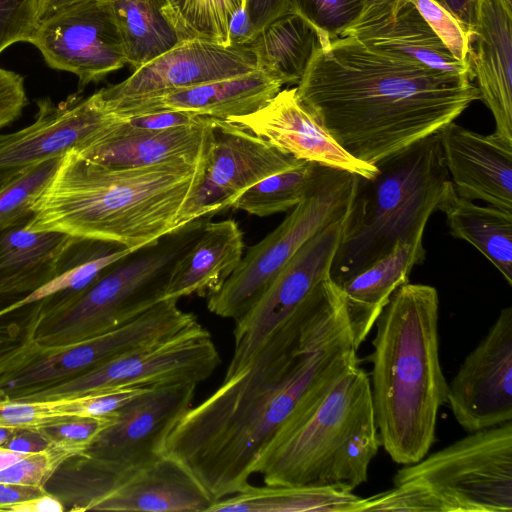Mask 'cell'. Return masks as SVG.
I'll list each match as a JSON object with an SVG mask.
<instances>
[{"instance_id":"obj_34","label":"cell","mask_w":512,"mask_h":512,"mask_svg":"<svg viewBox=\"0 0 512 512\" xmlns=\"http://www.w3.org/2000/svg\"><path fill=\"white\" fill-rule=\"evenodd\" d=\"M323 165L302 160L296 166L271 175L244 191L230 208L265 217L299 204L316 184Z\"/></svg>"},{"instance_id":"obj_2","label":"cell","mask_w":512,"mask_h":512,"mask_svg":"<svg viewBox=\"0 0 512 512\" xmlns=\"http://www.w3.org/2000/svg\"><path fill=\"white\" fill-rule=\"evenodd\" d=\"M296 95L354 158L375 165L440 131L476 100L471 78L344 35L321 43Z\"/></svg>"},{"instance_id":"obj_41","label":"cell","mask_w":512,"mask_h":512,"mask_svg":"<svg viewBox=\"0 0 512 512\" xmlns=\"http://www.w3.org/2000/svg\"><path fill=\"white\" fill-rule=\"evenodd\" d=\"M39 0H0V53L14 43L30 42L38 23Z\"/></svg>"},{"instance_id":"obj_54","label":"cell","mask_w":512,"mask_h":512,"mask_svg":"<svg viewBox=\"0 0 512 512\" xmlns=\"http://www.w3.org/2000/svg\"><path fill=\"white\" fill-rule=\"evenodd\" d=\"M10 331L11 330L8 327L0 326V347L6 340H8L9 336L11 335Z\"/></svg>"},{"instance_id":"obj_37","label":"cell","mask_w":512,"mask_h":512,"mask_svg":"<svg viewBox=\"0 0 512 512\" xmlns=\"http://www.w3.org/2000/svg\"><path fill=\"white\" fill-rule=\"evenodd\" d=\"M89 446L68 441H54L47 449L26 455L0 471V483L45 489L53 475L71 458L82 455Z\"/></svg>"},{"instance_id":"obj_30","label":"cell","mask_w":512,"mask_h":512,"mask_svg":"<svg viewBox=\"0 0 512 512\" xmlns=\"http://www.w3.org/2000/svg\"><path fill=\"white\" fill-rule=\"evenodd\" d=\"M255 57L256 70L284 84H298L321 47L317 30L288 9L262 27L245 46Z\"/></svg>"},{"instance_id":"obj_26","label":"cell","mask_w":512,"mask_h":512,"mask_svg":"<svg viewBox=\"0 0 512 512\" xmlns=\"http://www.w3.org/2000/svg\"><path fill=\"white\" fill-rule=\"evenodd\" d=\"M243 251V232L236 221H206L198 238L174 263L164 300L215 294L239 265Z\"/></svg>"},{"instance_id":"obj_5","label":"cell","mask_w":512,"mask_h":512,"mask_svg":"<svg viewBox=\"0 0 512 512\" xmlns=\"http://www.w3.org/2000/svg\"><path fill=\"white\" fill-rule=\"evenodd\" d=\"M381 446L370 379L354 364L300 400L252 466L269 486L351 491Z\"/></svg>"},{"instance_id":"obj_43","label":"cell","mask_w":512,"mask_h":512,"mask_svg":"<svg viewBox=\"0 0 512 512\" xmlns=\"http://www.w3.org/2000/svg\"><path fill=\"white\" fill-rule=\"evenodd\" d=\"M27 103L24 78L0 68V129L18 119Z\"/></svg>"},{"instance_id":"obj_17","label":"cell","mask_w":512,"mask_h":512,"mask_svg":"<svg viewBox=\"0 0 512 512\" xmlns=\"http://www.w3.org/2000/svg\"><path fill=\"white\" fill-rule=\"evenodd\" d=\"M447 402L468 433L512 421V307L501 310L448 384Z\"/></svg>"},{"instance_id":"obj_51","label":"cell","mask_w":512,"mask_h":512,"mask_svg":"<svg viewBox=\"0 0 512 512\" xmlns=\"http://www.w3.org/2000/svg\"><path fill=\"white\" fill-rule=\"evenodd\" d=\"M84 1L88 0H39V22Z\"/></svg>"},{"instance_id":"obj_47","label":"cell","mask_w":512,"mask_h":512,"mask_svg":"<svg viewBox=\"0 0 512 512\" xmlns=\"http://www.w3.org/2000/svg\"><path fill=\"white\" fill-rule=\"evenodd\" d=\"M255 31L246 13L245 7L232 17L228 29V45L245 47L254 37Z\"/></svg>"},{"instance_id":"obj_42","label":"cell","mask_w":512,"mask_h":512,"mask_svg":"<svg viewBox=\"0 0 512 512\" xmlns=\"http://www.w3.org/2000/svg\"><path fill=\"white\" fill-rule=\"evenodd\" d=\"M114 413L101 417H74L42 430L53 441H68L90 446L97 436L112 422Z\"/></svg>"},{"instance_id":"obj_27","label":"cell","mask_w":512,"mask_h":512,"mask_svg":"<svg viewBox=\"0 0 512 512\" xmlns=\"http://www.w3.org/2000/svg\"><path fill=\"white\" fill-rule=\"evenodd\" d=\"M26 224L0 228V304L9 305L56 276L76 240L58 232H31Z\"/></svg>"},{"instance_id":"obj_39","label":"cell","mask_w":512,"mask_h":512,"mask_svg":"<svg viewBox=\"0 0 512 512\" xmlns=\"http://www.w3.org/2000/svg\"><path fill=\"white\" fill-rule=\"evenodd\" d=\"M288 5L312 24L321 43L342 36L365 8L364 0H288Z\"/></svg>"},{"instance_id":"obj_12","label":"cell","mask_w":512,"mask_h":512,"mask_svg":"<svg viewBox=\"0 0 512 512\" xmlns=\"http://www.w3.org/2000/svg\"><path fill=\"white\" fill-rule=\"evenodd\" d=\"M301 161L238 124L207 117L201 177L180 209L175 228L230 208L253 185Z\"/></svg>"},{"instance_id":"obj_24","label":"cell","mask_w":512,"mask_h":512,"mask_svg":"<svg viewBox=\"0 0 512 512\" xmlns=\"http://www.w3.org/2000/svg\"><path fill=\"white\" fill-rule=\"evenodd\" d=\"M282 84L254 70L162 95L104 103L116 117H131L165 111L189 112L227 120L255 112L268 103ZM102 100V99H101Z\"/></svg>"},{"instance_id":"obj_55","label":"cell","mask_w":512,"mask_h":512,"mask_svg":"<svg viewBox=\"0 0 512 512\" xmlns=\"http://www.w3.org/2000/svg\"><path fill=\"white\" fill-rule=\"evenodd\" d=\"M389 1H394V0H364V3H365V7H367L370 5L389 2Z\"/></svg>"},{"instance_id":"obj_31","label":"cell","mask_w":512,"mask_h":512,"mask_svg":"<svg viewBox=\"0 0 512 512\" xmlns=\"http://www.w3.org/2000/svg\"><path fill=\"white\" fill-rule=\"evenodd\" d=\"M134 70L190 39L170 0H108Z\"/></svg>"},{"instance_id":"obj_36","label":"cell","mask_w":512,"mask_h":512,"mask_svg":"<svg viewBox=\"0 0 512 512\" xmlns=\"http://www.w3.org/2000/svg\"><path fill=\"white\" fill-rule=\"evenodd\" d=\"M245 0H175L173 8L190 39L200 38L228 45L233 15Z\"/></svg>"},{"instance_id":"obj_10","label":"cell","mask_w":512,"mask_h":512,"mask_svg":"<svg viewBox=\"0 0 512 512\" xmlns=\"http://www.w3.org/2000/svg\"><path fill=\"white\" fill-rule=\"evenodd\" d=\"M177 302L162 300L116 328L66 346L37 349L19 343L2 348L0 389L13 395L58 383L197 325V316Z\"/></svg>"},{"instance_id":"obj_11","label":"cell","mask_w":512,"mask_h":512,"mask_svg":"<svg viewBox=\"0 0 512 512\" xmlns=\"http://www.w3.org/2000/svg\"><path fill=\"white\" fill-rule=\"evenodd\" d=\"M221 363L200 323L167 339L113 358L72 378L11 395L25 401L73 398L107 388L150 387L208 379Z\"/></svg>"},{"instance_id":"obj_3","label":"cell","mask_w":512,"mask_h":512,"mask_svg":"<svg viewBox=\"0 0 512 512\" xmlns=\"http://www.w3.org/2000/svg\"><path fill=\"white\" fill-rule=\"evenodd\" d=\"M202 164L117 169L71 150L34 203L25 227L138 249L175 229Z\"/></svg>"},{"instance_id":"obj_49","label":"cell","mask_w":512,"mask_h":512,"mask_svg":"<svg viewBox=\"0 0 512 512\" xmlns=\"http://www.w3.org/2000/svg\"><path fill=\"white\" fill-rule=\"evenodd\" d=\"M46 492L47 490L42 488L0 483V511L9 505L34 499Z\"/></svg>"},{"instance_id":"obj_56","label":"cell","mask_w":512,"mask_h":512,"mask_svg":"<svg viewBox=\"0 0 512 512\" xmlns=\"http://www.w3.org/2000/svg\"><path fill=\"white\" fill-rule=\"evenodd\" d=\"M170 1H171V3H172V6H173V4H174L175 0H170Z\"/></svg>"},{"instance_id":"obj_7","label":"cell","mask_w":512,"mask_h":512,"mask_svg":"<svg viewBox=\"0 0 512 512\" xmlns=\"http://www.w3.org/2000/svg\"><path fill=\"white\" fill-rule=\"evenodd\" d=\"M208 218L179 226L132 251L78 292L38 301L21 343L37 349L66 346L116 328L164 300L174 263Z\"/></svg>"},{"instance_id":"obj_6","label":"cell","mask_w":512,"mask_h":512,"mask_svg":"<svg viewBox=\"0 0 512 512\" xmlns=\"http://www.w3.org/2000/svg\"><path fill=\"white\" fill-rule=\"evenodd\" d=\"M371 178L357 175L330 269L335 284L424 235L444 183L450 179L439 131L376 163Z\"/></svg>"},{"instance_id":"obj_50","label":"cell","mask_w":512,"mask_h":512,"mask_svg":"<svg viewBox=\"0 0 512 512\" xmlns=\"http://www.w3.org/2000/svg\"><path fill=\"white\" fill-rule=\"evenodd\" d=\"M449 11L468 31L475 22L477 0H434Z\"/></svg>"},{"instance_id":"obj_1","label":"cell","mask_w":512,"mask_h":512,"mask_svg":"<svg viewBox=\"0 0 512 512\" xmlns=\"http://www.w3.org/2000/svg\"><path fill=\"white\" fill-rule=\"evenodd\" d=\"M342 297L330 277L321 281L248 364L168 434L162 454L213 503L250 486L254 461L302 398L358 363Z\"/></svg>"},{"instance_id":"obj_18","label":"cell","mask_w":512,"mask_h":512,"mask_svg":"<svg viewBox=\"0 0 512 512\" xmlns=\"http://www.w3.org/2000/svg\"><path fill=\"white\" fill-rule=\"evenodd\" d=\"M256 70L247 47L200 38L183 41L134 70L122 82L98 90L104 103L162 95Z\"/></svg>"},{"instance_id":"obj_14","label":"cell","mask_w":512,"mask_h":512,"mask_svg":"<svg viewBox=\"0 0 512 512\" xmlns=\"http://www.w3.org/2000/svg\"><path fill=\"white\" fill-rule=\"evenodd\" d=\"M29 43L50 68L76 75L81 89L127 64L108 0L84 1L40 21Z\"/></svg>"},{"instance_id":"obj_16","label":"cell","mask_w":512,"mask_h":512,"mask_svg":"<svg viewBox=\"0 0 512 512\" xmlns=\"http://www.w3.org/2000/svg\"><path fill=\"white\" fill-rule=\"evenodd\" d=\"M33 123L12 133H0V186L40 162L79 150L117 117L104 106L98 92L78 91L58 103L37 100Z\"/></svg>"},{"instance_id":"obj_38","label":"cell","mask_w":512,"mask_h":512,"mask_svg":"<svg viewBox=\"0 0 512 512\" xmlns=\"http://www.w3.org/2000/svg\"><path fill=\"white\" fill-rule=\"evenodd\" d=\"M74 398L25 401L8 395L0 389V427L15 429H42L69 420Z\"/></svg>"},{"instance_id":"obj_53","label":"cell","mask_w":512,"mask_h":512,"mask_svg":"<svg viewBox=\"0 0 512 512\" xmlns=\"http://www.w3.org/2000/svg\"><path fill=\"white\" fill-rule=\"evenodd\" d=\"M17 430L20 429L0 427V446H2Z\"/></svg>"},{"instance_id":"obj_33","label":"cell","mask_w":512,"mask_h":512,"mask_svg":"<svg viewBox=\"0 0 512 512\" xmlns=\"http://www.w3.org/2000/svg\"><path fill=\"white\" fill-rule=\"evenodd\" d=\"M134 250L114 243L76 238L64 257L60 272L33 292L0 308V318L49 296L86 288L109 266Z\"/></svg>"},{"instance_id":"obj_4","label":"cell","mask_w":512,"mask_h":512,"mask_svg":"<svg viewBox=\"0 0 512 512\" xmlns=\"http://www.w3.org/2000/svg\"><path fill=\"white\" fill-rule=\"evenodd\" d=\"M439 296L425 284L397 288L377 317L371 395L380 443L397 464L418 462L436 439L448 383L439 358Z\"/></svg>"},{"instance_id":"obj_32","label":"cell","mask_w":512,"mask_h":512,"mask_svg":"<svg viewBox=\"0 0 512 512\" xmlns=\"http://www.w3.org/2000/svg\"><path fill=\"white\" fill-rule=\"evenodd\" d=\"M351 491L313 486H250L214 502L207 512H358Z\"/></svg>"},{"instance_id":"obj_29","label":"cell","mask_w":512,"mask_h":512,"mask_svg":"<svg viewBox=\"0 0 512 512\" xmlns=\"http://www.w3.org/2000/svg\"><path fill=\"white\" fill-rule=\"evenodd\" d=\"M436 210L445 214L454 238L472 244L512 285V213L459 196L450 179L444 183Z\"/></svg>"},{"instance_id":"obj_8","label":"cell","mask_w":512,"mask_h":512,"mask_svg":"<svg viewBox=\"0 0 512 512\" xmlns=\"http://www.w3.org/2000/svg\"><path fill=\"white\" fill-rule=\"evenodd\" d=\"M385 504L390 511L511 512L512 421L403 465Z\"/></svg>"},{"instance_id":"obj_40","label":"cell","mask_w":512,"mask_h":512,"mask_svg":"<svg viewBox=\"0 0 512 512\" xmlns=\"http://www.w3.org/2000/svg\"><path fill=\"white\" fill-rule=\"evenodd\" d=\"M410 1L452 56L468 62L471 32L434 0Z\"/></svg>"},{"instance_id":"obj_19","label":"cell","mask_w":512,"mask_h":512,"mask_svg":"<svg viewBox=\"0 0 512 512\" xmlns=\"http://www.w3.org/2000/svg\"><path fill=\"white\" fill-rule=\"evenodd\" d=\"M238 124L279 150L299 160L344 170L365 178L378 169L346 152L298 100L296 88L280 90L268 103L253 113L233 116Z\"/></svg>"},{"instance_id":"obj_52","label":"cell","mask_w":512,"mask_h":512,"mask_svg":"<svg viewBox=\"0 0 512 512\" xmlns=\"http://www.w3.org/2000/svg\"><path fill=\"white\" fill-rule=\"evenodd\" d=\"M28 454L18 453L0 446V471L10 467Z\"/></svg>"},{"instance_id":"obj_48","label":"cell","mask_w":512,"mask_h":512,"mask_svg":"<svg viewBox=\"0 0 512 512\" xmlns=\"http://www.w3.org/2000/svg\"><path fill=\"white\" fill-rule=\"evenodd\" d=\"M62 502L49 492L34 499L9 505L3 509L7 512H63Z\"/></svg>"},{"instance_id":"obj_20","label":"cell","mask_w":512,"mask_h":512,"mask_svg":"<svg viewBox=\"0 0 512 512\" xmlns=\"http://www.w3.org/2000/svg\"><path fill=\"white\" fill-rule=\"evenodd\" d=\"M439 138L456 193L512 213V142L454 122L439 131Z\"/></svg>"},{"instance_id":"obj_28","label":"cell","mask_w":512,"mask_h":512,"mask_svg":"<svg viewBox=\"0 0 512 512\" xmlns=\"http://www.w3.org/2000/svg\"><path fill=\"white\" fill-rule=\"evenodd\" d=\"M425 256L423 236L398 243L390 253L338 285L344 295L357 349L374 327L392 293L409 283L411 270L422 264Z\"/></svg>"},{"instance_id":"obj_45","label":"cell","mask_w":512,"mask_h":512,"mask_svg":"<svg viewBox=\"0 0 512 512\" xmlns=\"http://www.w3.org/2000/svg\"><path fill=\"white\" fill-rule=\"evenodd\" d=\"M288 9V0H245V10L255 34Z\"/></svg>"},{"instance_id":"obj_57","label":"cell","mask_w":512,"mask_h":512,"mask_svg":"<svg viewBox=\"0 0 512 512\" xmlns=\"http://www.w3.org/2000/svg\"><path fill=\"white\" fill-rule=\"evenodd\" d=\"M512 1V0H511Z\"/></svg>"},{"instance_id":"obj_9","label":"cell","mask_w":512,"mask_h":512,"mask_svg":"<svg viewBox=\"0 0 512 512\" xmlns=\"http://www.w3.org/2000/svg\"><path fill=\"white\" fill-rule=\"evenodd\" d=\"M356 178L324 166L309 194L277 228L248 248L221 289L208 297V310L235 321L241 318L310 238L347 213Z\"/></svg>"},{"instance_id":"obj_21","label":"cell","mask_w":512,"mask_h":512,"mask_svg":"<svg viewBox=\"0 0 512 512\" xmlns=\"http://www.w3.org/2000/svg\"><path fill=\"white\" fill-rule=\"evenodd\" d=\"M468 63L497 135L512 142V1L477 0Z\"/></svg>"},{"instance_id":"obj_35","label":"cell","mask_w":512,"mask_h":512,"mask_svg":"<svg viewBox=\"0 0 512 512\" xmlns=\"http://www.w3.org/2000/svg\"><path fill=\"white\" fill-rule=\"evenodd\" d=\"M63 157L35 164L0 186V228L30 221L34 203L53 179Z\"/></svg>"},{"instance_id":"obj_23","label":"cell","mask_w":512,"mask_h":512,"mask_svg":"<svg viewBox=\"0 0 512 512\" xmlns=\"http://www.w3.org/2000/svg\"><path fill=\"white\" fill-rule=\"evenodd\" d=\"M344 35L354 36L372 49L431 69L471 78L469 63L452 56L410 0L365 7L358 21Z\"/></svg>"},{"instance_id":"obj_25","label":"cell","mask_w":512,"mask_h":512,"mask_svg":"<svg viewBox=\"0 0 512 512\" xmlns=\"http://www.w3.org/2000/svg\"><path fill=\"white\" fill-rule=\"evenodd\" d=\"M212 504L199 482L178 461L162 454L133 470L92 510L207 512Z\"/></svg>"},{"instance_id":"obj_13","label":"cell","mask_w":512,"mask_h":512,"mask_svg":"<svg viewBox=\"0 0 512 512\" xmlns=\"http://www.w3.org/2000/svg\"><path fill=\"white\" fill-rule=\"evenodd\" d=\"M346 214L310 238L286 263L254 305L235 321L234 351L224 378L242 370L270 334L321 281L330 277Z\"/></svg>"},{"instance_id":"obj_46","label":"cell","mask_w":512,"mask_h":512,"mask_svg":"<svg viewBox=\"0 0 512 512\" xmlns=\"http://www.w3.org/2000/svg\"><path fill=\"white\" fill-rule=\"evenodd\" d=\"M53 442L40 429H20L2 446L18 453L32 454L47 449Z\"/></svg>"},{"instance_id":"obj_22","label":"cell","mask_w":512,"mask_h":512,"mask_svg":"<svg viewBox=\"0 0 512 512\" xmlns=\"http://www.w3.org/2000/svg\"><path fill=\"white\" fill-rule=\"evenodd\" d=\"M207 117L198 122L164 130H145L117 119L76 152L82 157L117 169L158 164L198 166L203 162Z\"/></svg>"},{"instance_id":"obj_15","label":"cell","mask_w":512,"mask_h":512,"mask_svg":"<svg viewBox=\"0 0 512 512\" xmlns=\"http://www.w3.org/2000/svg\"><path fill=\"white\" fill-rule=\"evenodd\" d=\"M197 385L150 387L114 413L84 454L122 474L152 462L162 455L168 434L191 407Z\"/></svg>"},{"instance_id":"obj_44","label":"cell","mask_w":512,"mask_h":512,"mask_svg":"<svg viewBox=\"0 0 512 512\" xmlns=\"http://www.w3.org/2000/svg\"><path fill=\"white\" fill-rule=\"evenodd\" d=\"M203 116L189 112L165 111L131 117H119L130 127L145 130H164L198 122Z\"/></svg>"}]
</instances>
